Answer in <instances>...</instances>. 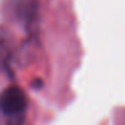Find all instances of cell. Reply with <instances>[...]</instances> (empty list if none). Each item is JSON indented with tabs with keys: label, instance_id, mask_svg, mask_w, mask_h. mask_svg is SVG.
Masks as SVG:
<instances>
[{
	"label": "cell",
	"instance_id": "1",
	"mask_svg": "<svg viewBox=\"0 0 125 125\" xmlns=\"http://www.w3.org/2000/svg\"><path fill=\"white\" fill-rule=\"evenodd\" d=\"M0 109L6 116V125H24L27 98L20 87L10 86L0 95Z\"/></svg>",
	"mask_w": 125,
	"mask_h": 125
},
{
	"label": "cell",
	"instance_id": "2",
	"mask_svg": "<svg viewBox=\"0 0 125 125\" xmlns=\"http://www.w3.org/2000/svg\"><path fill=\"white\" fill-rule=\"evenodd\" d=\"M12 54V39L10 32L0 26V69H6Z\"/></svg>",
	"mask_w": 125,
	"mask_h": 125
},
{
	"label": "cell",
	"instance_id": "3",
	"mask_svg": "<svg viewBox=\"0 0 125 125\" xmlns=\"http://www.w3.org/2000/svg\"><path fill=\"white\" fill-rule=\"evenodd\" d=\"M36 14V3L35 0H22L18 4V16L19 20L24 23H30L34 20Z\"/></svg>",
	"mask_w": 125,
	"mask_h": 125
}]
</instances>
